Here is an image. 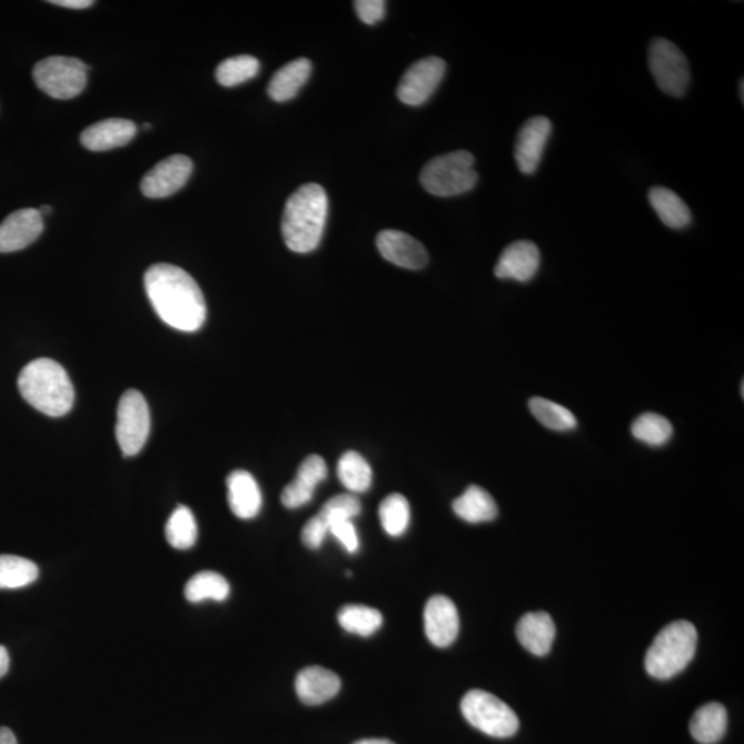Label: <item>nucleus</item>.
<instances>
[{
    "mask_svg": "<svg viewBox=\"0 0 744 744\" xmlns=\"http://www.w3.org/2000/svg\"><path fill=\"white\" fill-rule=\"evenodd\" d=\"M338 478L348 492L363 494L370 489L373 484V469L359 453H345L338 463Z\"/></svg>",
    "mask_w": 744,
    "mask_h": 744,
    "instance_id": "nucleus-27",
    "label": "nucleus"
},
{
    "mask_svg": "<svg viewBox=\"0 0 744 744\" xmlns=\"http://www.w3.org/2000/svg\"><path fill=\"white\" fill-rule=\"evenodd\" d=\"M360 512L361 504L355 495L341 494L326 502V505L320 510V515L326 518L327 523H330L331 520H337V518L354 520L356 516L360 515Z\"/></svg>",
    "mask_w": 744,
    "mask_h": 744,
    "instance_id": "nucleus-35",
    "label": "nucleus"
},
{
    "mask_svg": "<svg viewBox=\"0 0 744 744\" xmlns=\"http://www.w3.org/2000/svg\"><path fill=\"white\" fill-rule=\"evenodd\" d=\"M137 126L131 120L112 118L91 125L80 136L86 149L95 152L111 151L127 146L137 135Z\"/></svg>",
    "mask_w": 744,
    "mask_h": 744,
    "instance_id": "nucleus-19",
    "label": "nucleus"
},
{
    "mask_svg": "<svg viewBox=\"0 0 744 744\" xmlns=\"http://www.w3.org/2000/svg\"><path fill=\"white\" fill-rule=\"evenodd\" d=\"M50 3L67 9H88L90 6H93L91 0H51Z\"/></svg>",
    "mask_w": 744,
    "mask_h": 744,
    "instance_id": "nucleus-39",
    "label": "nucleus"
},
{
    "mask_svg": "<svg viewBox=\"0 0 744 744\" xmlns=\"http://www.w3.org/2000/svg\"><path fill=\"white\" fill-rule=\"evenodd\" d=\"M166 539L178 550H187L195 546L198 540V524L189 507L181 505L171 513L166 524Z\"/></svg>",
    "mask_w": 744,
    "mask_h": 744,
    "instance_id": "nucleus-29",
    "label": "nucleus"
},
{
    "mask_svg": "<svg viewBox=\"0 0 744 744\" xmlns=\"http://www.w3.org/2000/svg\"><path fill=\"white\" fill-rule=\"evenodd\" d=\"M328 534H330L328 523L319 513V515L311 517L310 520L305 524L302 529L304 545L311 550L320 549L323 542H325Z\"/></svg>",
    "mask_w": 744,
    "mask_h": 744,
    "instance_id": "nucleus-37",
    "label": "nucleus"
},
{
    "mask_svg": "<svg viewBox=\"0 0 744 744\" xmlns=\"http://www.w3.org/2000/svg\"><path fill=\"white\" fill-rule=\"evenodd\" d=\"M296 691L304 705L319 706L338 695L341 691V678L325 667H307L298 673Z\"/></svg>",
    "mask_w": 744,
    "mask_h": 744,
    "instance_id": "nucleus-18",
    "label": "nucleus"
},
{
    "mask_svg": "<svg viewBox=\"0 0 744 744\" xmlns=\"http://www.w3.org/2000/svg\"><path fill=\"white\" fill-rule=\"evenodd\" d=\"M339 625L345 632L361 637H371L383 626L384 616L378 609L366 605H345L338 613Z\"/></svg>",
    "mask_w": 744,
    "mask_h": 744,
    "instance_id": "nucleus-28",
    "label": "nucleus"
},
{
    "mask_svg": "<svg viewBox=\"0 0 744 744\" xmlns=\"http://www.w3.org/2000/svg\"><path fill=\"white\" fill-rule=\"evenodd\" d=\"M230 586L222 575L215 571H201L188 581L183 594L189 603H201L205 599L225 602L229 597Z\"/></svg>",
    "mask_w": 744,
    "mask_h": 744,
    "instance_id": "nucleus-26",
    "label": "nucleus"
},
{
    "mask_svg": "<svg viewBox=\"0 0 744 744\" xmlns=\"http://www.w3.org/2000/svg\"><path fill=\"white\" fill-rule=\"evenodd\" d=\"M409 518H411V510H409L408 500L401 494L386 496L379 506L380 524L385 533L394 538L406 533Z\"/></svg>",
    "mask_w": 744,
    "mask_h": 744,
    "instance_id": "nucleus-33",
    "label": "nucleus"
},
{
    "mask_svg": "<svg viewBox=\"0 0 744 744\" xmlns=\"http://www.w3.org/2000/svg\"><path fill=\"white\" fill-rule=\"evenodd\" d=\"M10 656L8 649L0 645V678L4 677L9 672Z\"/></svg>",
    "mask_w": 744,
    "mask_h": 744,
    "instance_id": "nucleus-40",
    "label": "nucleus"
},
{
    "mask_svg": "<svg viewBox=\"0 0 744 744\" xmlns=\"http://www.w3.org/2000/svg\"><path fill=\"white\" fill-rule=\"evenodd\" d=\"M0 744H19V743H17L13 731L6 728V726H2V728H0Z\"/></svg>",
    "mask_w": 744,
    "mask_h": 744,
    "instance_id": "nucleus-41",
    "label": "nucleus"
},
{
    "mask_svg": "<svg viewBox=\"0 0 744 744\" xmlns=\"http://www.w3.org/2000/svg\"><path fill=\"white\" fill-rule=\"evenodd\" d=\"M460 711L467 723L493 737H510L516 734L520 721L505 702L489 692L473 690L460 703Z\"/></svg>",
    "mask_w": 744,
    "mask_h": 744,
    "instance_id": "nucleus-6",
    "label": "nucleus"
},
{
    "mask_svg": "<svg viewBox=\"0 0 744 744\" xmlns=\"http://www.w3.org/2000/svg\"><path fill=\"white\" fill-rule=\"evenodd\" d=\"M425 633L437 648H447L458 637L459 615L455 604L446 596H434L425 607Z\"/></svg>",
    "mask_w": 744,
    "mask_h": 744,
    "instance_id": "nucleus-14",
    "label": "nucleus"
},
{
    "mask_svg": "<svg viewBox=\"0 0 744 744\" xmlns=\"http://www.w3.org/2000/svg\"><path fill=\"white\" fill-rule=\"evenodd\" d=\"M261 63L251 56L232 57L219 63L216 72L218 83L224 88H234L257 77Z\"/></svg>",
    "mask_w": 744,
    "mask_h": 744,
    "instance_id": "nucleus-34",
    "label": "nucleus"
},
{
    "mask_svg": "<svg viewBox=\"0 0 744 744\" xmlns=\"http://www.w3.org/2000/svg\"><path fill=\"white\" fill-rule=\"evenodd\" d=\"M540 267V252L533 241L518 240L507 246L495 267L498 279L527 282L535 278Z\"/></svg>",
    "mask_w": 744,
    "mask_h": 744,
    "instance_id": "nucleus-16",
    "label": "nucleus"
},
{
    "mask_svg": "<svg viewBox=\"0 0 744 744\" xmlns=\"http://www.w3.org/2000/svg\"><path fill=\"white\" fill-rule=\"evenodd\" d=\"M632 435L649 447H663L672 440L673 426L671 420L659 414L645 413L634 420Z\"/></svg>",
    "mask_w": 744,
    "mask_h": 744,
    "instance_id": "nucleus-31",
    "label": "nucleus"
},
{
    "mask_svg": "<svg viewBox=\"0 0 744 744\" xmlns=\"http://www.w3.org/2000/svg\"><path fill=\"white\" fill-rule=\"evenodd\" d=\"M518 643L529 654L545 656L549 654L556 637V626L546 613H529L523 616L516 628Z\"/></svg>",
    "mask_w": 744,
    "mask_h": 744,
    "instance_id": "nucleus-21",
    "label": "nucleus"
},
{
    "mask_svg": "<svg viewBox=\"0 0 744 744\" xmlns=\"http://www.w3.org/2000/svg\"><path fill=\"white\" fill-rule=\"evenodd\" d=\"M43 232V217L37 209H22L0 224V252L24 250L39 239Z\"/></svg>",
    "mask_w": 744,
    "mask_h": 744,
    "instance_id": "nucleus-15",
    "label": "nucleus"
},
{
    "mask_svg": "<svg viewBox=\"0 0 744 744\" xmlns=\"http://www.w3.org/2000/svg\"><path fill=\"white\" fill-rule=\"evenodd\" d=\"M649 69L663 93L683 97L691 82L688 61L676 44L657 38L649 46Z\"/></svg>",
    "mask_w": 744,
    "mask_h": 744,
    "instance_id": "nucleus-9",
    "label": "nucleus"
},
{
    "mask_svg": "<svg viewBox=\"0 0 744 744\" xmlns=\"http://www.w3.org/2000/svg\"><path fill=\"white\" fill-rule=\"evenodd\" d=\"M446 61L438 57H428L413 63L403 75L397 88V97L409 107L423 106L435 95L446 75Z\"/></svg>",
    "mask_w": 744,
    "mask_h": 744,
    "instance_id": "nucleus-10",
    "label": "nucleus"
},
{
    "mask_svg": "<svg viewBox=\"0 0 744 744\" xmlns=\"http://www.w3.org/2000/svg\"><path fill=\"white\" fill-rule=\"evenodd\" d=\"M478 181L475 156L455 151L437 156L420 172V183L426 192L438 198H452L469 192Z\"/></svg>",
    "mask_w": 744,
    "mask_h": 744,
    "instance_id": "nucleus-5",
    "label": "nucleus"
},
{
    "mask_svg": "<svg viewBox=\"0 0 744 744\" xmlns=\"http://www.w3.org/2000/svg\"><path fill=\"white\" fill-rule=\"evenodd\" d=\"M38 565L20 556H0V589H21L38 579Z\"/></svg>",
    "mask_w": 744,
    "mask_h": 744,
    "instance_id": "nucleus-30",
    "label": "nucleus"
},
{
    "mask_svg": "<svg viewBox=\"0 0 744 744\" xmlns=\"http://www.w3.org/2000/svg\"><path fill=\"white\" fill-rule=\"evenodd\" d=\"M227 487L229 507L236 517L251 520L258 516L262 507V494L251 473L246 470L230 473Z\"/></svg>",
    "mask_w": 744,
    "mask_h": 744,
    "instance_id": "nucleus-20",
    "label": "nucleus"
},
{
    "mask_svg": "<svg viewBox=\"0 0 744 744\" xmlns=\"http://www.w3.org/2000/svg\"><path fill=\"white\" fill-rule=\"evenodd\" d=\"M697 645L696 627L677 621L663 627L645 656V671L656 679H671L694 659Z\"/></svg>",
    "mask_w": 744,
    "mask_h": 744,
    "instance_id": "nucleus-4",
    "label": "nucleus"
},
{
    "mask_svg": "<svg viewBox=\"0 0 744 744\" xmlns=\"http://www.w3.org/2000/svg\"><path fill=\"white\" fill-rule=\"evenodd\" d=\"M728 726V714L721 703H707L697 708L691 720L692 737L701 744H715L725 736Z\"/></svg>",
    "mask_w": 744,
    "mask_h": 744,
    "instance_id": "nucleus-23",
    "label": "nucleus"
},
{
    "mask_svg": "<svg viewBox=\"0 0 744 744\" xmlns=\"http://www.w3.org/2000/svg\"><path fill=\"white\" fill-rule=\"evenodd\" d=\"M652 209L661 221L672 229H684L692 222V212L685 201L673 190L655 187L648 194Z\"/></svg>",
    "mask_w": 744,
    "mask_h": 744,
    "instance_id": "nucleus-25",
    "label": "nucleus"
},
{
    "mask_svg": "<svg viewBox=\"0 0 744 744\" xmlns=\"http://www.w3.org/2000/svg\"><path fill=\"white\" fill-rule=\"evenodd\" d=\"M194 163L188 156L175 155L159 161L141 181L143 196L149 199H165L186 187L192 176Z\"/></svg>",
    "mask_w": 744,
    "mask_h": 744,
    "instance_id": "nucleus-11",
    "label": "nucleus"
},
{
    "mask_svg": "<svg viewBox=\"0 0 744 744\" xmlns=\"http://www.w3.org/2000/svg\"><path fill=\"white\" fill-rule=\"evenodd\" d=\"M149 302L167 326L182 333L200 330L206 323L204 292L186 270L170 264H156L143 278Z\"/></svg>",
    "mask_w": 744,
    "mask_h": 744,
    "instance_id": "nucleus-1",
    "label": "nucleus"
},
{
    "mask_svg": "<svg viewBox=\"0 0 744 744\" xmlns=\"http://www.w3.org/2000/svg\"><path fill=\"white\" fill-rule=\"evenodd\" d=\"M19 389L28 404L48 417H63L73 407L75 389L71 378L59 363L46 357L22 368Z\"/></svg>",
    "mask_w": 744,
    "mask_h": 744,
    "instance_id": "nucleus-3",
    "label": "nucleus"
},
{
    "mask_svg": "<svg viewBox=\"0 0 744 744\" xmlns=\"http://www.w3.org/2000/svg\"><path fill=\"white\" fill-rule=\"evenodd\" d=\"M151 434V413L141 391L127 390L120 397L117 438L125 457L140 454Z\"/></svg>",
    "mask_w": 744,
    "mask_h": 744,
    "instance_id": "nucleus-8",
    "label": "nucleus"
},
{
    "mask_svg": "<svg viewBox=\"0 0 744 744\" xmlns=\"http://www.w3.org/2000/svg\"><path fill=\"white\" fill-rule=\"evenodd\" d=\"M552 130L553 126L549 119L534 117L527 120L518 131L515 159L518 170L523 175H534L538 170Z\"/></svg>",
    "mask_w": 744,
    "mask_h": 744,
    "instance_id": "nucleus-12",
    "label": "nucleus"
},
{
    "mask_svg": "<svg viewBox=\"0 0 744 744\" xmlns=\"http://www.w3.org/2000/svg\"><path fill=\"white\" fill-rule=\"evenodd\" d=\"M51 211H53V210H51L50 206H42L39 209L40 216H42V217L50 215Z\"/></svg>",
    "mask_w": 744,
    "mask_h": 744,
    "instance_id": "nucleus-43",
    "label": "nucleus"
},
{
    "mask_svg": "<svg viewBox=\"0 0 744 744\" xmlns=\"http://www.w3.org/2000/svg\"><path fill=\"white\" fill-rule=\"evenodd\" d=\"M453 510L455 515L470 524L493 522L498 516V506L493 496L477 486H470L455 499Z\"/></svg>",
    "mask_w": 744,
    "mask_h": 744,
    "instance_id": "nucleus-24",
    "label": "nucleus"
},
{
    "mask_svg": "<svg viewBox=\"0 0 744 744\" xmlns=\"http://www.w3.org/2000/svg\"><path fill=\"white\" fill-rule=\"evenodd\" d=\"M328 217L325 188L307 183L287 200L282 212L281 234L291 251L307 254L319 247Z\"/></svg>",
    "mask_w": 744,
    "mask_h": 744,
    "instance_id": "nucleus-2",
    "label": "nucleus"
},
{
    "mask_svg": "<svg viewBox=\"0 0 744 744\" xmlns=\"http://www.w3.org/2000/svg\"><path fill=\"white\" fill-rule=\"evenodd\" d=\"M743 88H744V83H743V80H741V100L742 101H743Z\"/></svg>",
    "mask_w": 744,
    "mask_h": 744,
    "instance_id": "nucleus-44",
    "label": "nucleus"
},
{
    "mask_svg": "<svg viewBox=\"0 0 744 744\" xmlns=\"http://www.w3.org/2000/svg\"><path fill=\"white\" fill-rule=\"evenodd\" d=\"M380 256L396 267L418 270L428 265V251L420 241L400 230L386 229L377 236Z\"/></svg>",
    "mask_w": 744,
    "mask_h": 744,
    "instance_id": "nucleus-13",
    "label": "nucleus"
},
{
    "mask_svg": "<svg viewBox=\"0 0 744 744\" xmlns=\"http://www.w3.org/2000/svg\"><path fill=\"white\" fill-rule=\"evenodd\" d=\"M311 63L308 59H298L286 63L274 75L268 85V95L276 102L292 100L308 82Z\"/></svg>",
    "mask_w": 744,
    "mask_h": 744,
    "instance_id": "nucleus-22",
    "label": "nucleus"
},
{
    "mask_svg": "<svg viewBox=\"0 0 744 744\" xmlns=\"http://www.w3.org/2000/svg\"><path fill=\"white\" fill-rule=\"evenodd\" d=\"M328 475L325 459L319 455H310L299 466L296 478L282 489L281 504L287 509H298L308 505L315 496V489L325 482Z\"/></svg>",
    "mask_w": 744,
    "mask_h": 744,
    "instance_id": "nucleus-17",
    "label": "nucleus"
},
{
    "mask_svg": "<svg viewBox=\"0 0 744 744\" xmlns=\"http://www.w3.org/2000/svg\"><path fill=\"white\" fill-rule=\"evenodd\" d=\"M529 409L539 423L547 429L555 431H569L576 428L578 420L568 408L544 397H534L529 400Z\"/></svg>",
    "mask_w": 744,
    "mask_h": 744,
    "instance_id": "nucleus-32",
    "label": "nucleus"
},
{
    "mask_svg": "<svg viewBox=\"0 0 744 744\" xmlns=\"http://www.w3.org/2000/svg\"><path fill=\"white\" fill-rule=\"evenodd\" d=\"M328 529H330L331 535L336 536L338 542H341L346 552L356 553L359 550V536H357L354 522L349 520V518L331 520L328 523Z\"/></svg>",
    "mask_w": 744,
    "mask_h": 744,
    "instance_id": "nucleus-36",
    "label": "nucleus"
},
{
    "mask_svg": "<svg viewBox=\"0 0 744 744\" xmlns=\"http://www.w3.org/2000/svg\"><path fill=\"white\" fill-rule=\"evenodd\" d=\"M355 744H395V743L388 740H363L356 742Z\"/></svg>",
    "mask_w": 744,
    "mask_h": 744,
    "instance_id": "nucleus-42",
    "label": "nucleus"
},
{
    "mask_svg": "<svg viewBox=\"0 0 744 744\" xmlns=\"http://www.w3.org/2000/svg\"><path fill=\"white\" fill-rule=\"evenodd\" d=\"M89 67L71 57H49L33 68V80L43 93L57 100L78 97L88 85Z\"/></svg>",
    "mask_w": 744,
    "mask_h": 744,
    "instance_id": "nucleus-7",
    "label": "nucleus"
},
{
    "mask_svg": "<svg viewBox=\"0 0 744 744\" xmlns=\"http://www.w3.org/2000/svg\"><path fill=\"white\" fill-rule=\"evenodd\" d=\"M384 0H357L355 9L359 19L367 26H375L385 17Z\"/></svg>",
    "mask_w": 744,
    "mask_h": 744,
    "instance_id": "nucleus-38",
    "label": "nucleus"
}]
</instances>
